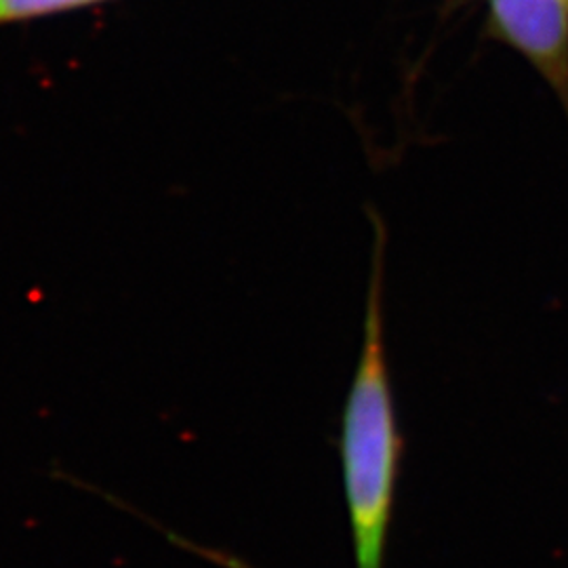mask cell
<instances>
[{
  "mask_svg": "<svg viewBox=\"0 0 568 568\" xmlns=\"http://www.w3.org/2000/svg\"><path fill=\"white\" fill-rule=\"evenodd\" d=\"M384 239L366 284L358 365L342 415V476L356 568H384L405 440L398 427L384 326Z\"/></svg>",
  "mask_w": 568,
  "mask_h": 568,
  "instance_id": "obj_1",
  "label": "cell"
},
{
  "mask_svg": "<svg viewBox=\"0 0 568 568\" xmlns=\"http://www.w3.org/2000/svg\"><path fill=\"white\" fill-rule=\"evenodd\" d=\"M497 28L568 91V0H490Z\"/></svg>",
  "mask_w": 568,
  "mask_h": 568,
  "instance_id": "obj_2",
  "label": "cell"
},
{
  "mask_svg": "<svg viewBox=\"0 0 568 568\" xmlns=\"http://www.w3.org/2000/svg\"><path fill=\"white\" fill-rule=\"evenodd\" d=\"M110 504H112V506H116V508L124 509V511H131L135 518H140V520H143L145 525H150V527L156 528L159 532H163L164 539H166L171 546L183 549V551H187V554H192V556L201 558V560L209 562V565H213V567L257 568L255 565H251L248 560L241 558L239 554H232V551H227V549L203 546V544H199L196 539H190V537H185V535H180L178 530H171V528L163 527L161 523L152 520L150 516H145V514L140 511V509L131 508V504L121 501V499H119V497H114V495H110Z\"/></svg>",
  "mask_w": 568,
  "mask_h": 568,
  "instance_id": "obj_3",
  "label": "cell"
},
{
  "mask_svg": "<svg viewBox=\"0 0 568 568\" xmlns=\"http://www.w3.org/2000/svg\"><path fill=\"white\" fill-rule=\"evenodd\" d=\"M108 0H0V26L16 21L41 20Z\"/></svg>",
  "mask_w": 568,
  "mask_h": 568,
  "instance_id": "obj_4",
  "label": "cell"
}]
</instances>
